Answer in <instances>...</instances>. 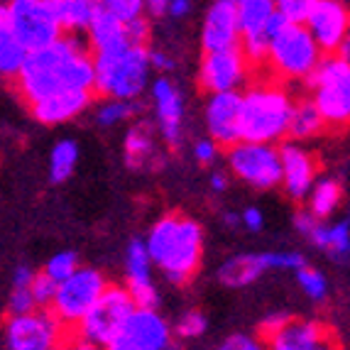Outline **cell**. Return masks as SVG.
Segmentation results:
<instances>
[{"label": "cell", "mask_w": 350, "mask_h": 350, "mask_svg": "<svg viewBox=\"0 0 350 350\" xmlns=\"http://www.w3.org/2000/svg\"><path fill=\"white\" fill-rule=\"evenodd\" d=\"M10 311H12V316L35 311V299H32V294H29V286H15V289H12Z\"/></svg>", "instance_id": "ab89813d"}, {"label": "cell", "mask_w": 350, "mask_h": 350, "mask_svg": "<svg viewBox=\"0 0 350 350\" xmlns=\"http://www.w3.org/2000/svg\"><path fill=\"white\" fill-rule=\"evenodd\" d=\"M328 250L333 252V257L345 260L350 250V226L348 221H340L336 228H328Z\"/></svg>", "instance_id": "e575fe53"}, {"label": "cell", "mask_w": 350, "mask_h": 350, "mask_svg": "<svg viewBox=\"0 0 350 350\" xmlns=\"http://www.w3.org/2000/svg\"><path fill=\"white\" fill-rule=\"evenodd\" d=\"M304 25L321 52H336L348 37V10L338 0H316Z\"/></svg>", "instance_id": "5bb4252c"}, {"label": "cell", "mask_w": 350, "mask_h": 350, "mask_svg": "<svg viewBox=\"0 0 350 350\" xmlns=\"http://www.w3.org/2000/svg\"><path fill=\"white\" fill-rule=\"evenodd\" d=\"M54 292H57V282L47 272L32 275V280H29V294L35 299V306H52Z\"/></svg>", "instance_id": "d6a6232c"}, {"label": "cell", "mask_w": 350, "mask_h": 350, "mask_svg": "<svg viewBox=\"0 0 350 350\" xmlns=\"http://www.w3.org/2000/svg\"><path fill=\"white\" fill-rule=\"evenodd\" d=\"M292 98L280 86H255L240 94V140L275 142L286 135Z\"/></svg>", "instance_id": "3957f363"}, {"label": "cell", "mask_w": 350, "mask_h": 350, "mask_svg": "<svg viewBox=\"0 0 350 350\" xmlns=\"http://www.w3.org/2000/svg\"><path fill=\"white\" fill-rule=\"evenodd\" d=\"M20 94L27 103L66 88H94V59L76 37H62L40 49L25 52L18 74Z\"/></svg>", "instance_id": "6da1fadb"}, {"label": "cell", "mask_w": 350, "mask_h": 350, "mask_svg": "<svg viewBox=\"0 0 350 350\" xmlns=\"http://www.w3.org/2000/svg\"><path fill=\"white\" fill-rule=\"evenodd\" d=\"M221 348L223 350H257L260 348V343L252 340V338H247V336H230Z\"/></svg>", "instance_id": "7bdbcfd3"}, {"label": "cell", "mask_w": 350, "mask_h": 350, "mask_svg": "<svg viewBox=\"0 0 350 350\" xmlns=\"http://www.w3.org/2000/svg\"><path fill=\"white\" fill-rule=\"evenodd\" d=\"M152 152V137L145 128H133L125 137V157L130 167L142 164Z\"/></svg>", "instance_id": "f1b7e54d"}, {"label": "cell", "mask_w": 350, "mask_h": 350, "mask_svg": "<svg viewBox=\"0 0 350 350\" xmlns=\"http://www.w3.org/2000/svg\"><path fill=\"white\" fill-rule=\"evenodd\" d=\"M25 59V49L12 35V27L8 23V8L0 5V74L15 76Z\"/></svg>", "instance_id": "d4e9b609"}, {"label": "cell", "mask_w": 350, "mask_h": 350, "mask_svg": "<svg viewBox=\"0 0 350 350\" xmlns=\"http://www.w3.org/2000/svg\"><path fill=\"white\" fill-rule=\"evenodd\" d=\"M208 130L213 142L230 147L240 142V94L238 91H218L211 96L208 111H206Z\"/></svg>", "instance_id": "9a60e30c"}, {"label": "cell", "mask_w": 350, "mask_h": 350, "mask_svg": "<svg viewBox=\"0 0 350 350\" xmlns=\"http://www.w3.org/2000/svg\"><path fill=\"white\" fill-rule=\"evenodd\" d=\"M29 280H32V272L27 267H20L15 272V286H29Z\"/></svg>", "instance_id": "c3c4849f"}, {"label": "cell", "mask_w": 350, "mask_h": 350, "mask_svg": "<svg viewBox=\"0 0 350 350\" xmlns=\"http://www.w3.org/2000/svg\"><path fill=\"white\" fill-rule=\"evenodd\" d=\"M280 164H282V184L294 199H304L314 187L316 164L311 154L297 145L280 147Z\"/></svg>", "instance_id": "ac0fdd59"}, {"label": "cell", "mask_w": 350, "mask_h": 350, "mask_svg": "<svg viewBox=\"0 0 350 350\" xmlns=\"http://www.w3.org/2000/svg\"><path fill=\"white\" fill-rule=\"evenodd\" d=\"M86 29L96 52H116V49H123L130 44L125 37V23H120L116 15H111L103 8H96Z\"/></svg>", "instance_id": "44dd1931"}, {"label": "cell", "mask_w": 350, "mask_h": 350, "mask_svg": "<svg viewBox=\"0 0 350 350\" xmlns=\"http://www.w3.org/2000/svg\"><path fill=\"white\" fill-rule=\"evenodd\" d=\"M105 280L96 269H79L76 267L66 280L57 284V292L52 299V311L57 319L66 326H76L81 316L91 309V304L103 292Z\"/></svg>", "instance_id": "9c48e42d"}, {"label": "cell", "mask_w": 350, "mask_h": 350, "mask_svg": "<svg viewBox=\"0 0 350 350\" xmlns=\"http://www.w3.org/2000/svg\"><path fill=\"white\" fill-rule=\"evenodd\" d=\"M98 8L116 15L120 23H128L133 18H140L142 10H145V0H100Z\"/></svg>", "instance_id": "1f68e13d"}, {"label": "cell", "mask_w": 350, "mask_h": 350, "mask_svg": "<svg viewBox=\"0 0 350 350\" xmlns=\"http://www.w3.org/2000/svg\"><path fill=\"white\" fill-rule=\"evenodd\" d=\"M247 66H250V62L245 59L240 44L206 52L204 62H201V74H199L201 88L208 91V94L233 91V88H238L240 83L245 81Z\"/></svg>", "instance_id": "4fadbf2b"}, {"label": "cell", "mask_w": 350, "mask_h": 350, "mask_svg": "<svg viewBox=\"0 0 350 350\" xmlns=\"http://www.w3.org/2000/svg\"><path fill=\"white\" fill-rule=\"evenodd\" d=\"M230 170L250 187L272 189L282 181L280 150L269 142L240 140L230 145Z\"/></svg>", "instance_id": "30bf717a"}, {"label": "cell", "mask_w": 350, "mask_h": 350, "mask_svg": "<svg viewBox=\"0 0 350 350\" xmlns=\"http://www.w3.org/2000/svg\"><path fill=\"white\" fill-rule=\"evenodd\" d=\"M147 62L152 66H157V69H172V59L167 54H159V52H147Z\"/></svg>", "instance_id": "bcb514c9"}, {"label": "cell", "mask_w": 350, "mask_h": 350, "mask_svg": "<svg viewBox=\"0 0 350 350\" xmlns=\"http://www.w3.org/2000/svg\"><path fill=\"white\" fill-rule=\"evenodd\" d=\"M147 49L145 44H128L116 52H96L94 88L111 98L133 100L147 83Z\"/></svg>", "instance_id": "277c9868"}, {"label": "cell", "mask_w": 350, "mask_h": 350, "mask_svg": "<svg viewBox=\"0 0 350 350\" xmlns=\"http://www.w3.org/2000/svg\"><path fill=\"white\" fill-rule=\"evenodd\" d=\"M150 255L140 240H133L128 247V280L130 282H150Z\"/></svg>", "instance_id": "f546056e"}, {"label": "cell", "mask_w": 350, "mask_h": 350, "mask_svg": "<svg viewBox=\"0 0 350 350\" xmlns=\"http://www.w3.org/2000/svg\"><path fill=\"white\" fill-rule=\"evenodd\" d=\"M62 336L64 323L59 321L54 311H27L8 323V348L12 350H49L62 343Z\"/></svg>", "instance_id": "8fae6325"}, {"label": "cell", "mask_w": 350, "mask_h": 350, "mask_svg": "<svg viewBox=\"0 0 350 350\" xmlns=\"http://www.w3.org/2000/svg\"><path fill=\"white\" fill-rule=\"evenodd\" d=\"M94 5H96V8H98V5H100V0H94Z\"/></svg>", "instance_id": "f5cc1de1"}, {"label": "cell", "mask_w": 350, "mask_h": 350, "mask_svg": "<svg viewBox=\"0 0 350 350\" xmlns=\"http://www.w3.org/2000/svg\"><path fill=\"white\" fill-rule=\"evenodd\" d=\"M321 59V49L304 23H284L269 40V66L284 79H306Z\"/></svg>", "instance_id": "5b68a950"}, {"label": "cell", "mask_w": 350, "mask_h": 350, "mask_svg": "<svg viewBox=\"0 0 350 350\" xmlns=\"http://www.w3.org/2000/svg\"><path fill=\"white\" fill-rule=\"evenodd\" d=\"M88 103H91V91H83V88H66V91L49 94L29 105H32V116H35L40 123L59 125V123L71 120V118H76Z\"/></svg>", "instance_id": "2e32d148"}, {"label": "cell", "mask_w": 350, "mask_h": 350, "mask_svg": "<svg viewBox=\"0 0 350 350\" xmlns=\"http://www.w3.org/2000/svg\"><path fill=\"white\" fill-rule=\"evenodd\" d=\"M340 204V184L333 179H323L314 187L311 193V213H314L319 221L328 218L336 211V206Z\"/></svg>", "instance_id": "4316f807"}, {"label": "cell", "mask_w": 350, "mask_h": 350, "mask_svg": "<svg viewBox=\"0 0 350 350\" xmlns=\"http://www.w3.org/2000/svg\"><path fill=\"white\" fill-rule=\"evenodd\" d=\"M167 10H170V15H174V18H181V15L189 12V0H170V3H167Z\"/></svg>", "instance_id": "7dc6e473"}, {"label": "cell", "mask_w": 350, "mask_h": 350, "mask_svg": "<svg viewBox=\"0 0 350 350\" xmlns=\"http://www.w3.org/2000/svg\"><path fill=\"white\" fill-rule=\"evenodd\" d=\"M286 321H292V316H286V314H275V316H269V319H265L262 326H260V331H262L265 338H272L277 331H280L282 326H284Z\"/></svg>", "instance_id": "b9f144b4"}, {"label": "cell", "mask_w": 350, "mask_h": 350, "mask_svg": "<svg viewBox=\"0 0 350 350\" xmlns=\"http://www.w3.org/2000/svg\"><path fill=\"white\" fill-rule=\"evenodd\" d=\"M154 103H157V116L162 120V135L170 145H176L181 135V116H184V105H181V96L172 81L159 79L154 83Z\"/></svg>", "instance_id": "ffe728a7"}, {"label": "cell", "mask_w": 350, "mask_h": 350, "mask_svg": "<svg viewBox=\"0 0 350 350\" xmlns=\"http://www.w3.org/2000/svg\"><path fill=\"white\" fill-rule=\"evenodd\" d=\"M238 40H240V29H238L235 3L218 0L216 5L208 10V15H206L204 32H201V44H204L206 52H213V49L233 47V44H238Z\"/></svg>", "instance_id": "e0dca14e"}, {"label": "cell", "mask_w": 350, "mask_h": 350, "mask_svg": "<svg viewBox=\"0 0 350 350\" xmlns=\"http://www.w3.org/2000/svg\"><path fill=\"white\" fill-rule=\"evenodd\" d=\"M76 267H79V262H76L74 252H59V255H54L52 260H49V265H47L44 272H47V275L59 284V282L66 280Z\"/></svg>", "instance_id": "74e56055"}, {"label": "cell", "mask_w": 350, "mask_h": 350, "mask_svg": "<svg viewBox=\"0 0 350 350\" xmlns=\"http://www.w3.org/2000/svg\"><path fill=\"white\" fill-rule=\"evenodd\" d=\"M211 187H213V191H223V189H226V176L213 174V179H211Z\"/></svg>", "instance_id": "681fc988"}, {"label": "cell", "mask_w": 350, "mask_h": 350, "mask_svg": "<svg viewBox=\"0 0 350 350\" xmlns=\"http://www.w3.org/2000/svg\"><path fill=\"white\" fill-rule=\"evenodd\" d=\"M272 269L269 265V255H240L228 260L221 269H218V280L228 286H245L255 282L257 277Z\"/></svg>", "instance_id": "7402d4cb"}, {"label": "cell", "mask_w": 350, "mask_h": 350, "mask_svg": "<svg viewBox=\"0 0 350 350\" xmlns=\"http://www.w3.org/2000/svg\"><path fill=\"white\" fill-rule=\"evenodd\" d=\"M76 159H79V150L71 140H64L59 142L52 152V159H49V176L52 181H66L71 176L76 167Z\"/></svg>", "instance_id": "83f0119b"}, {"label": "cell", "mask_w": 350, "mask_h": 350, "mask_svg": "<svg viewBox=\"0 0 350 350\" xmlns=\"http://www.w3.org/2000/svg\"><path fill=\"white\" fill-rule=\"evenodd\" d=\"M133 111H135L133 103H128L123 98H113L111 103H105L98 111V120L103 125H116L120 120H125L128 116H133Z\"/></svg>", "instance_id": "8d00e7d4"}, {"label": "cell", "mask_w": 350, "mask_h": 350, "mask_svg": "<svg viewBox=\"0 0 350 350\" xmlns=\"http://www.w3.org/2000/svg\"><path fill=\"white\" fill-rule=\"evenodd\" d=\"M111 350H162L170 348V326L154 314V309H133L116 338L108 343Z\"/></svg>", "instance_id": "7c38bea8"}, {"label": "cell", "mask_w": 350, "mask_h": 350, "mask_svg": "<svg viewBox=\"0 0 350 350\" xmlns=\"http://www.w3.org/2000/svg\"><path fill=\"white\" fill-rule=\"evenodd\" d=\"M128 294L133 299L135 309H154L157 306V292L152 282H130Z\"/></svg>", "instance_id": "d590c367"}, {"label": "cell", "mask_w": 350, "mask_h": 350, "mask_svg": "<svg viewBox=\"0 0 350 350\" xmlns=\"http://www.w3.org/2000/svg\"><path fill=\"white\" fill-rule=\"evenodd\" d=\"M196 159H199L201 164H211L213 159H216V154H218V147H216V142L213 140H204V142H199L196 145Z\"/></svg>", "instance_id": "ee69618b"}, {"label": "cell", "mask_w": 350, "mask_h": 350, "mask_svg": "<svg viewBox=\"0 0 350 350\" xmlns=\"http://www.w3.org/2000/svg\"><path fill=\"white\" fill-rule=\"evenodd\" d=\"M238 221L240 218L235 216V213H228V226H238Z\"/></svg>", "instance_id": "816d5d0a"}, {"label": "cell", "mask_w": 350, "mask_h": 350, "mask_svg": "<svg viewBox=\"0 0 350 350\" xmlns=\"http://www.w3.org/2000/svg\"><path fill=\"white\" fill-rule=\"evenodd\" d=\"M44 3H47L54 20L64 32L86 29L88 20H91V15L96 10L94 0H44Z\"/></svg>", "instance_id": "603a6c76"}, {"label": "cell", "mask_w": 350, "mask_h": 350, "mask_svg": "<svg viewBox=\"0 0 350 350\" xmlns=\"http://www.w3.org/2000/svg\"><path fill=\"white\" fill-rule=\"evenodd\" d=\"M297 280H299V286H301L311 299L321 301V299L326 297V280H323L321 272H316V269L301 265V267L297 269Z\"/></svg>", "instance_id": "4dcf8cb0"}, {"label": "cell", "mask_w": 350, "mask_h": 350, "mask_svg": "<svg viewBox=\"0 0 350 350\" xmlns=\"http://www.w3.org/2000/svg\"><path fill=\"white\" fill-rule=\"evenodd\" d=\"M326 125L323 116L319 113L314 100H299V103H292V113H289V123H286V133L292 137H314L319 135Z\"/></svg>", "instance_id": "cb8c5ba5"}, {"label": "cell", "mask_w": 350, "mask_h": 350, "mask_svg": "<svg viewBox=\"0 0 350 350\" xmlns=\"http://www.w3.org/2000/svg\"><path fill=\"white\" fill-rule=\"evenodd\" d=\"M316 0H275V10L286 23H304Z\"/></svg>", "instance_id": "836d02e7"}, {"label": "cell", "mask_w": 350, "mask_h": 350, "mask_svg": "<svg viewBox=\"0 0 350 350\" xmlns=\"http://www.w3.org/2000/svg\"><path fill=\"white\" fill-rule=\"evenodd\" d=\"M238 29L240 37L252 35V32H260L265 27L272 12H275V0H240L238 5Z\"/></svg>", "instance_id": "484cf974"}, {"label": "cell", "mask_w": 350, "mask_h": 350, "mask_svg": "<svg viewBox=\"0 0 350 350\" xmlns=\"http://www.w3.org/2000/svg\"><path fill=\"white\" fill-rule=\"evenodd\" d=\"M145 247L152 262L164 269L167 280L174 284H184L199 269L204 233L199 223L191 218L167 216L150 230Z\"/></svg>", "instance_id": "7a4b0ae2"}, {"label": "cell", "mask_w": 350, "mask_h": 350, "mask_svg": "<svg viewBox=\"0 0 350 350\" xmlns=\"http://www.w3.org/2000/svg\"><path fill=\"white\" fill-rule=\"evenodd\" d=\"M316 88L314 103L323 120L331 125H345L350 118V64L348 59L328 57L319 59L309 76Z\"/></svg>", "instance_id": "52a82bcc"}, {"label": "cell", "mask_w": 350, "mask_h": 350, "mask_svg": "<svg viewBox=\"0 0 350 350\" xmlns=\"http://www.w3.org/2000/svg\"><path fill=\"white\" fill-rule=\"evenodd\" d=\"M135 309L133 299H130L128 289L123 286H103V292L98 294L91 309L81 316L79 326V336H81V348H96V345H105L116 338V333L125 323L130 311Z\"/></svg>", "instance_id": "8992f818"}, {"label": "cell", "mask_w": 350, "mask_h": 350, "mask_svg": "<svg viewBox=\"0 0 350 350\" xmlns=\"http://www.w3.org/2000/svg\"><path fill=\"white\" fill-rule=\"evenodd\" d=\"M230 3H235V5H238V3H240V0H230Z\"/></svg>", "instance_id": "db71d44e"}, {"label": "cell", "mask_w": 350, "mask_h": 350, "mask_svg": "<svg viewBox=\"0 0 350 350\" xmlns=\"http://www.w3.org/2000/svg\"><path fill=\"white\" fill-rule=\"evenodd\" d=\"M167 3H170V0H147V5H150L152 10L157 12V15H159V12L167 10Z\"/></svg>", "instance_id": "f907efd6"}, {"label": "cell", "mask_w": 350, "mask_h": 350, "mask_svg": "<svg viewBox=\"0 0 350 350\" xmlns=\"http://www.w3.org/2000/svg\"><path fill=\"white\" fill-rule=\"evenodd\" d=\"M275 350H316L326 348V328L311 321H286L269 338Z\"/></svg>", "instance_id": "d6986e66"}, {"label": "cell", "mask_w": 350, "mask_h": 350, "mask_svg": "<svg viewBox=\"0 0 350 350\" xmlns=\"http://www.w3.org/2000/svg\"><path fill=\"white\" fill-rule=\"evenodd\" d=\"M204 331H206V319L199 311L187 314L179 321V326H176V336H179V338H199Z\"/></svg>", "instance_id": "f35d334b"}, {"label": "cell", "mask_w": 350, "mask_h": 350, "mask_svg": "<svg viewBox=\"0 0 350 350\" xmlns=\"http://www.w3.org/2000/svg\"><path fill=\"white\" fill-rule=\"evenodd\" d=\"M240 221L245 223L250 230H260V228H262V213H260L257 208H247L245 213H243V218H240Z\"/></svg>", "instance_id": "f6af8a7d"}, {"label": "cell", "mask_w": 350, "mask_h": 350, "mask_svg": "<svg viewBox=\"0 0 350 350\" xmlns=\"http://www.w3.org/2000/svg\"><path fill=\"white\" fill-rule=\"evenodd\" d=\"M125 37H128L130 44H147V37H150V25L142 18H133L125 23Z\"/></svg>", "instance_id": "60d3db41"}, {"label": "cell", "mask_w": 350, "mask_h": 350, "mask_svg": "<svg viewBox=\"0 0 350 350\" xmlns=\"http://www.w3.org/2000/svg\"><path fill=\"white\" fill-rule=\"evenodd\" d=\"M5 8L12 35L18 37L25 52L44 47L62 35V27L44 0H10Z\"/></svg>", "instance_id": "ba28073f"}]
</instances>
